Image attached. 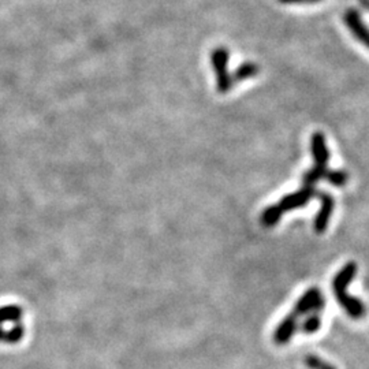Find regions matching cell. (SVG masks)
Listing matches in <instances>:
<instances>
[{
    "label": "cell",
    "mask_w": 369,
    "mask_h": 369,
    "mask_svg": "<svg viewBox=\"0 0 369 369\" xmlns=\"http://www.w3.org/2000/svg\"><path fill=\"white\" fill-rule=\"evenodd\" d=\"M299 316L294 315L293 312H290L289 315H286V318L277 324L275 331H274V342L277 345H286L292 341L293 335L296 334L297 328H299Z\"/></svg>",
    "instance_id": "8992f818"
},
{
    "label": "cell",
    "mask_w": 369,
    "mask_h": 369,
    "mask_svg": "<svg viewBox=\"0 0 369 369\" xmlns=\"http://www.w3.org/2000/svg\"><path fill=\"white\" fill-rule=\"evenodd\" d=\"M322 324H323V320H322V313H311L305 318V320L301 323L300 330L301 332L304 334H315L318 332L320 328H322Z\"/></svg>",
    "instance_id": "7c38bea8"
},
{
    "label": "cell",
    "mask_w": 369,
    "mask_h": 369,
    "mask_svg": "<svg viewBox=\"0 0 369 369\" xmlns=\"http://www.w3.org/2000/svg\"><path fill=\"white\" fill-rule=\"evenodd\" d=\"M318 196V192L315 189V186H304L299 192H294L292 194L284 196L277 206L283 212H289L297 208L305 207L313 197Z\"/></svg>",
    "instance_id": "277c9868"
},
{
    "label": "cell",
    "mask_w": 369,
    "mask_h": 369,
    "mask_svg": "<svg viewBox=\"0 0 369 369\" xmlns=\"http://www.w3.org/2000/svg\"><path fill=\"white\" fill-rule=\"evenodd\" d=\"M311 151H312L315 165L327 168V164L330 161V152H328L323 133L320 132L313 133L311 139Z\"/></svg>",
    "instance_id": "ba28073f"
},
{
    "label": "cell",
    "mask_w": 369,
    "mask_h": 369,
    "mask_svg": "<svg viewBox=\"0 0 369 369\" xmlns=\"http://www.w3.org/2000/svg\"><path fill=\"white\" fill-rule=\"evenodd\" d=\"M258 70L260 68L254 63V62H246L244 65H241L237 71L231 75L232 78V82H237V81H242V80H246V78H251L258 74Z\"/></svg>",
    "instance_id": "4fadbf2b"
},
{
    "label": "cell",
    "mask_w": 369,
    "mask_h": 369,
    "mask_svg": "<svg viewBox=\"0 0 369 369\" xmlns=\"http://www.w3.org/2000/svg\"><path fill=\"white\" fill-rule=\"evenodd\" d=\"M212 66L216 73V84L218 92H229L232 87V78L227 73V62H229V51L226 48H216L211 54Z\"/></svg>",
    "instance_id": "7a4b0ae2"
},
{
    "label": "cell",
    "mask_w": 369,
    "mask_h": 369,
    "mask_svg": "<svg viewBox=\"0 0 369 369\" xmlns=\"http://www.w3.org/2000/svg\"><path fill=\"white\" fill-rule=\"evenodd\" d=\"M283 4H290V3H306V0H279Z\"/></svg>",
    "instance_id": "e0dca14e"
},
{
    "label": "cell",
    "mask_w": 369,
    "mask_h": 369,
    "mask_svg": "<svg viewBox=\"0 0 369 369\" xmlns=\"http://www.w3.org/2000/svg\"><path fill=\"white\" fill-rule=\"evenodd\" d=\"M316 1H320V0H306V3H316Z\"/></svg>",
    "instance_id": "ac0fdd59"
},
{
    "label": "cell",
    "mask_w": 369,
    "mask_h": 369,
    "mask_svg": "<svg viewBox=\"0 0 369 369\" xmlns=\"http://www.w3.org/2000/svg\"><path fill=\"white\" fill-rule=\"evenodd\" d=\"M325 308V299L322 290L318 287H311L300 297L293 308V313L299 318L308 316L311 313H322Z\"/></svg>",
    "instance_id": "3957f363"
},
{
    "label": "cell",
    "mask_w": 369,
    "mask_h": 369,
    "mask_svg": "<svg viewBox=\"0 0 369 369\" xmlns=\"http://www.w3.org/2000/svg\"><path fill=\"white\" fill-rule=\"evenodd\" d=\"M305 364L308 368L311 369H337L332 364L324 361L323 358L318 356H306Z\"/></svg>",
    "instance_id": "2e32d148"
},
{
    "label": "cell",
    "mask_w": 369,
    "mask_h": 369,
    "mask_svg": "<svg viewBox=\"0 0 369 369\" xmlns=\"http://www.w3.org/2000/svg\"><path fill=\"white\" fill-rule=\"evenodd\" d=\"M23 311L20 305H6L0 306V325L4 323H21Z\"/></svg>",
    "instance_id": "9c48e42d"
},
{
    "label": "cell",
    "mask_w": 369,
    "mask_h": 369,
    "mask_svg": "<svg viewBox=\"0 0 369 369\" xmlns=\"http://www.w3.org/2000/svg\"><path fill=\"white\" fill-rule=\"evenodd\" d=\"M325 173H327V168L315 165L313 168H311L309 171H306L304 174V177H302L304 186H315V184H318L319 181L325 178Z\"/></svg>",
    "instance_id": "5bb4252c"
},
{
    "label": "cell",
    "mask_w": 369,
    "mask_h": 369,
    "mask_svg": "<svg viewBox=\"0 0 369 369\" xmlns=\"http://www.w3.org/2000/svg\"><path fill=\"white\" fill-rule=\"evenodd\" d=\"M345 23L351 35L364 46L369 48V29L361 21L360 14L356 10H347L345 14Z\"/></svg>",
    "instance_id": "52a82bcc"
},
{
    "label": "cell",
    "mask_w": 369,
    "mask_h": 369,
    "mask_svg": "<svg viewBox=\"0 0 369 369\" xmlns=\"http://www.w3.org/2000/svg\"><path fill=\"white\" fill-rule=\"evenodd\" d=\"M324 180H327L332 186L342 187L349 181V174L344 170H327Z\"/></svg>",
    "instance_id": "9a60e30c"
},
{
    "label": "cell",
    "mask_w": 369,
    "mask_h": 369,
    "mask_svg": "<svg viewBox=\"0 0 369 369\" xmlns=\"http://www.w3.org/2000/svg\"><path fill=\"white\" fill-rule=\"evenodd\" d=\"M318 197L320 200V209L315 218V231L318 234H323L324 231L327 230L331 216L334 213L335 201H334V197L325 192H322V193L318 192Z\"/></svg>",
    "instance_id": "5b68a950"
},
{
    "label": "cell",
    "mask_w": 369,
    "mask_h": 369,
    "mask_svg": "<svg viewBox=\"0 0 369 369\" xmlns=\"http://www.w3.org/2000/svg\"><path fill=\"white\" fill-rule=\"evenodd\" d=\"M357 271H358L357 264L350 261L339 270V273L332 280V290H334L335 299L338 301V304L346 311L347 315L354 320H358L367 315V308L364 302L347 294V287L357 275Z\"/></svg>",
    "instance_id": "6da1fadb"
},
{
    "label": "cell",
    "mask_w": 369,
    "mask_h": 369,
    "mask_svg": "<svg viewBox=\"0 0 369 369\" xmlns=\"http://www.w3.org/2000/svg\"><path fill=\"white\" fill-rule=\"evenodd\" d=\"M283 215V211L277 204H273L268 208H265L261 213V225L264 227H273L279 223L280 218Z\"/></svg>",
    "instance_id": "8fae6325"
},
{
    "label": "cell",
    "mask_w": 369,
    "mask_h": 369,
    "mask_svg": "<svg viewBox=\"0 0 369 369\" xmlns=\"http://www.w3.org/2000/svg\"><path fill=\"white\" fill-rule=\"evenodd\" d=\"M23 335H25V327L21 323L14 324L10 330H4L3 325H0V342L14 345L23 341Z\"/></svg>",
    "instance_id": "30bf717a"
}]
</instances>
